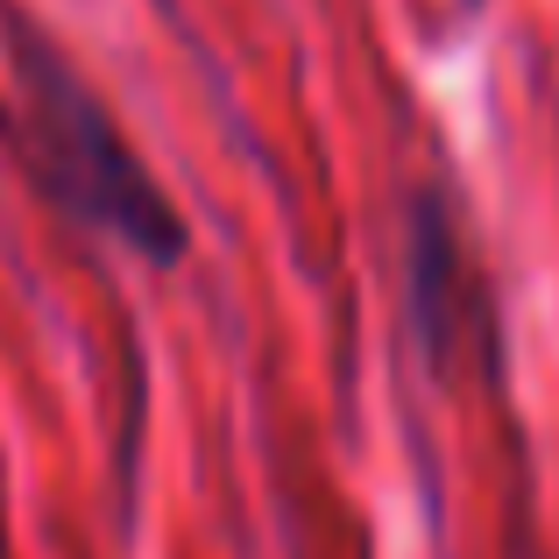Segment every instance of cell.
Wrapping results in <instances>:
<instances>
[{"instance_id":"obj_2","label":"cell","mask_w":559,"mask_h":559,"mask_svg":"<svg viewBox=\"0 0 559 559\" xmlns=\"http://www.w3.org/2000/svg\"><path fill=\"white\" fill-rule=\"evenodd\" d=\"M404 284H411V319L425 333V355L453 361V355H496V305L481 284L475 255L461 241V219H453L447 191L418 185L404 213Z\"/></svg>"},{"instance_id":"obj_1","label":"cell","mask_w":559,"mask_h":559,"mask_svg":"<svg viewBox=\"0 0 559 559\" xmlns=\"http://www.w3.org/2000/svg\"><path fill=\"white\" fill-rule=\"evenodd\" d=\"M8 79H14L22 150H28V170H36L43 199L71 227L128 248L150 270H178L191 255V227H185L178 199L135 156V142L121 135L114 107L64 57V43L50 28H36L28 14H8Z\"/></svg>"}]
</instances>
